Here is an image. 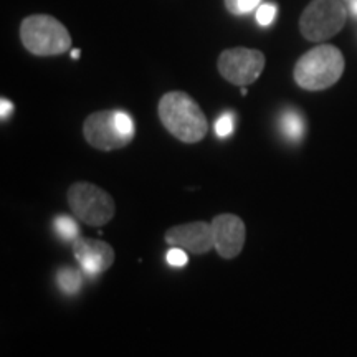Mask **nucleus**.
<instances>
[{
    "mask_svg": "<svg viewBox=\"0 0 357 357\" xmlns=\"http://www.w3.org/2000/svg\"><path fill=\"white\" fill-rule=\"evenodd\" d=\"M159 118L162 126L178 141L194 144L207 134V118L197 101L184 91L166 93L159 101Z\"/></svg>",
    "mask_w": 357,
    "mask_h": 357,
    "instance_id": "obj_1",
    "label": "nucleus"
},
{
    "mask_svg": "<svg viewBox=\"0 0 357 357\" xmlns=\"http://www.w3.org/2000/svg\"><path fill=\"white\" fill-rule=\"evenodd\" d=\"M344 73V56L333 45H319L306 52L294 66V82L307 91L331 88Z\"/></svg>",
    "mask_w": 357,
    "mask_h": 357,
    "instance_id": "obj_2",
    "label": "nucleus"
},
{
    "mask_svg": "<svg viewBox=\"0 0 357 357\" xmlns=\"http://www.w3.org/2000/svg\"><path fill=\"white\" fill-rule=\"evenodd\" d=\"M20 40L37 56L61 55L71 48L70 32L52 15L26 17L20 25Z\"/></svg>",
    "mask_w": 357,
    "mask_h": 357,
    "instance_id": "obj_3",
    "label": "nucleus"
},
{
    "mask_svg": "<svg viewBox=\"0 0 357 357\" xmlns=\"http://www.w3.org/2000/svg\"><path fill=\"white\" fill-rule=\"evenodd\" d=\"M73 215L89 227H102L114 217V200L106 190L89 182H77L68 189Z\"/></svg>",
    "mask_w": 357,
    "mask_h": 357,
    "instance_id": "obj_4",
    "label": "nucleus"
},
{
    "mask_svg": "<svg viewBox=\"0 0 357 357\" xmlns=\"http://www.w3.org/2000/svg\"><path fill=\"white\" fill-rule=\"evenodd\" d=\"M346 19L347 12L341 0H311L301 13V35L310 42H323L341 32Z\"/></svg>",
    "mask_w": 357,
    "mask_h": 357,
    "instance_id": "obj_5",
    "label": "nucleus"
},
{
    "mask_svg": "<svg viewBox=\"0 0 357 357\" xmlns=\"http://www.w3.org/2000/svg\"><path fill=\"white\" fill-rule=\"evenodd\" d=\"M217 66L227 82L236 86H247L260 78L265 68V55L252 48H229L220 53Z\"/></svg>",
    "mask_w": 357,
    "mask_h": 357,
    "instance_id": "obj_6",
    "label": "nucleus"
},
{
    "mask_svg": "<svg viewBox=\"0 0 357 357\" xmlns=\"http://www.w3.org/2000/svg\"><path fill=\"white\" fill-rule=\"evenodd\" d=\"M83 134L88 144L100 151L121 149L132 141L131 136L119 129L116 111L109 109L89 114L83 124Z\"/></svg>",
    "mask_w": 357,
    "mask_h": 357,
    "instance_id": "obj_7",
    "label": "nucleus"
},
{
    "mask_svg": "<svg viewBox=\"0 0 357 357\" xmlns=\"http://www.w3.org/2000/svg\"><path fill=\"white\" fill-rule=\"evenodd\" d=\"M213 245L217 253L225 260H234L242 253L247 240V229L238 215L220 213L212 220Z\"/></svg>",
    "mask_w": 357,
    "mask_h": 357,
    "instance_id": "obj_8",
    "label": "nucleus"
},
{
    "mask_svg": "<svg viewBox=\"0 0 357 357\" xmlns=\"http://www.w3.org/2000/svg\"><path fill=\"white\" fill-rule=\"evenodd\" d=\"M164 238L169 245L185 250L194 255H202V253L215 248L212 223L205 222H192L185 223V225L172 227L166 231Z\"/></svg>",
    "mask_w": 357,
    "mask_h": 357,
    "instance_id": "obj_9",
    "label": "nucleus"
},
{
    "mask_svg": "<svg viewBox=\"0 0 357 357\" xmlns=\"http://www.w3.org/2000/svg\"><path fill=\"white\" fill-rule=\"evenodd\" d=\"M73 253L83 273H86L89 278L105 273L114 263L113 247L101 240L77 238L73 242Z\"/></svg>",
    "mask_w": 357,
    "mask_h": 357,
    "instance_id": "obj_10",
    "label": "nucleus"
},
{
    "mask_svg": "<svg viewBox=\"0 0 357 357\" xmlns=\"http://www.w3.org/2000/svg\"><path fill=\"white\" fill-rule=\"evenodd\" d=\"M280 128L288 141L298 142L305 134V119L296 109H287L281 113Z\"/></svg>",
    "mask_w": 357,
    "mask_h": 357,
    "instance_id": "obj_11",
    "label": "nucleus"
},
{
    "mask_svg": "<svg viewBox=\"0 0 357 357\" xmlns=\"http://www.w3.org/2000/svg\"><path fill=\"white\" fill-rule=\"evenodd\" d=\"M56 284L68 296L77 294L83 287V275L77 268H61L56 273Z\"/></svg>",
    "mask_w": 357,
    "mask_h": 357,
    "instance_id": "obj_12",
    "label": "nucleus"
},
{
    "mask_svg": "<svg viewBox=\"0 0 357 357\" xmlns=\"http://www.w3.org/2000/svg\"><path fill=\"white\" fill-rule=\"evenodd\" d=\"M53 227H55V231L65 242H75L78 238V223L75 218L68 215H58L53 222Z\"/></svg>",
    "mask_w": 357,
    "mask_h": 357,
    "instance_id": "obj_13",
    "label": "nucleus"
},
{
    "mask_svg": "<svg viewBox=\"0 0 357 357\" xmlns=\"http://www.w3.org/2000/svg\"><path fill=\"white\" fill-rule=\"evenodd\" d=\"M260 3L261 0H225L227 10L234 15H243V13L257 10Z\"/></svg>",
    "mask_w": 357,
    "mask_h": 357,
    "instance_id": "obj_14",
    "label": "nucleus"
},
{
    "mask_svg": "<svg viewBox=\"0 0 357 357\" xmlns=\"http://www.w3.org/2000/svg\"><path fill=\"white\" fill-rule=\"evenodd\" d=\"M215 132L218 137H227L234 132V114L223 113L215 123Z\"/></svg>",
    "mask_w": 357,
    "mask_h": 357,
    "instance_id": "obj_15",
    "label": "nucleus"
},
{
    "mask_svg": "<svg viewBox=\"0 0 357 357\" xmlns=\"http://www.w3.org/2000/svg\"><path fill=\"white\" fill-rule=\"evenodd\" d=\"M276 17V7L271 6V3H263L257 8V22L261 26H268L273 24Z\"/></svg>",
    "mask_w": 357,
    "mask_h": 357,
    "instance_id": "obj_16",
    "label": "nucleus"
},
{
    "mask_svg": "<svg viewBox=\"0 0 357 357\" xmlns=\"http://www.w3.org/2000/svg\"><path fill=\"white\" fill-rule=\"evenodd\" d=\"M187 261H189V258H187L185 250L176 247V248L169 250V252H167V263L171 266L182 268L184 265H187Z\"/></svg>",
    "mask_w": 357,
    "mask_h": 357,
    "instance_id": "obj_17",
    "label": "nucleus"
},
{
    "mask_svg": "<svg viewBox=\"0 0 357 357\" xmlns=\"http://www.w3.org/2000/svg\"><path fill=\"white\" fill-rule=\"evenodd\" d=\"M12 109H13L12 102L6 100V98H2V101H0V116H2V119H6L7 116L12 113Z\"/></svg>",
    "mask_w": 357,
    "mask_h": 357,
    "instance_id": "obj_18",
    "label": "nucleus"
},
{
    "mask_svg": "<svg viewBox=\"0 0 357 357\" xmlns=\"http://www.w3.org/2000/svg\"><path fill=\"white\" fill-rule=\"evenodd\" d=\"M351 10H352V13H354V15H357V0H352V2H351Z\"/></svg>",
    "mask_w": 357,
    "mask_h": 357,
    "instance_id": "obj_19",
    "label": "nucleus"
},
{
    "mask_svg": "<svg viewBox=\"0 0 357 357\" xmlns=\"http://www.w3.org/2000/svg\"><path fill=\"white\" fill-rule=\"evenodd\" d=\"M79 53H82L79 50H73V52H71V58H75V60H78Z\"/></svg>",
    "mask_w": 357,
    "mask_h": 357,
    "instance_id": "obj_20",
    "label": "nucleus"
},
{
    "mask_svg": "<svg viewBox=\"0 0 357 357\" xmlns=\"http://www.w3.org/2000/svg\"><path fill=\"white\" fill-rule=\"evenodd\" d=\"M349 2H352V0H349Z\"/></svg>",
    "mask_w": 357,
    "mask_h": 357,
    "instance_id": "obj_21",
    "label": "nucleus"
}]
</instances>
